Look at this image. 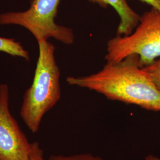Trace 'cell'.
Segmentation results:
<instances>
[{"label": "cell", "instance_id": "obj_6", "mask_svg": "<svg viewBox=\"0 0 160 160\" xmlns=\"http://www.w3.org/2000/svg\"><path fill=\"white\" fill-rule=\"evenodd\" d=\"M103 8L112 7L120 17V23L117 29V35L128 36L137 28L141 16L135 12L126 0H88Z\"/></svg>", "mask_w": 160, "mask_h": 160}, {"label": "cell", "instance_id": "obj_8", "mask_svg": "<svg viewBox=\"0 0 160 160\" xmlns=\"http://www.w3.org/2000/svg\"><path fill=\"white\" fill-rule=\"evenodd\" d=\"M48 160H104L102 157L90 154L81 153L77 154L51 155Z\"/></svg>", "mask_w": 160, "mask_h": 160}, {"label": "cell", "instance_id": "obj_9", "mask_svg": "<svg viewBox=\"0 0 160 160\" xmlns=\"http://www.w3.org/2000/svg\"><path fill=\"white\" fill-rule=\"evenodd\" d=\"M143 68L148 73L155 85L160 90V58L156 59L152 63Z\"/></svg>", "mask_w": 160, "mask_h": 160}, {"label": "cell", "instance_id": "obj_4", "mask_svg": "<svg viewBox=\"0 0 160 160\" xmlns=\"http://www.w3.org/2000/svg\"><path fill=\"white\" fill-rule=\"evenodd\" d=\"M61 0H31L27 11L0 14V25L16 24L28 29L37 41L54 38L65 45L74 41L72 30L55 22Z\"/></svg>", "mask_w": 160, "mask_h": 160}, {"label": "cell", "instance_id": "obj_2", "mask_svg": "<svg viewBox=\"0 0 160 160\" xmlns=\"http://www.w3.org/2000/svg\"><path fill=\"white\" fill-rule=\"evenodd\" d=\"M39 57L30 87L25 92L20 114L32 133L38 132L44 115L61 98L60 71L55 48L48 40L38 41Z\"/></svg>", "mask_w": 160, "mask_h": 160}, {"label": "cell", "instance_id": "obj_5", "mask_svg": "<svg viewBox=\"0 0 160 160\" xmlns=\"http://www.w3.org/2000/svg\"><path fill=\"white\" fill-rule=\"evenodd\" d=\"M9 89L0 84V160H29L30 143L9 108Z\"/></svg>", "mask_w": 160, "mask_h": 160}, {"label": "cell", "instance_id": "obj_10", "mask_svg": "<svg viewBox=\"0 0 160 160\" xmlns=\"http://www.w3.org/2000/svg\"><path fill=\"white\" fill-rule=\"evenodd\" d=\"M29 160H45L43 151L40 148L39 143L37 141L32 143L31 152Z\"/></svg>", "mask_w": 160, "mask_h": 160}, {"label": "cell", "instance_id": "obj_1", "mask_svg": "<svg viewBox=\"0 0 160 160\" xmlns=\"http://www.w3.org/2000/svg\"><path fill=\"white\" fill-rule=\"evenodd\" d=\"M67 82L102 94L109 100L160 112V90L141 66L138 55H129L119 62H107L92 74L68 77Z\"/></svg>", "mask_w": 160, "mask_h": 160}, {"label": "cell", "instance_id": "obj_11", "mask_svg": "<svg viewBox=\"0 0 160 160\" xmlns=\"http://www.w3.org/2000/svg\"><path fill=\"white\" fill-rule=\"evenodd\" d=\"M143 3H146L160 12V0H140Z\"/></svg>", "mask_w": 160, "mask_h": 160}, {"label": "cell", "instance_id": "obj_12", "mask_svg": "<svg viewBox=\"0 0 160 160\" xmlns=\"http://www.w3.org/2000/svg\"><path fill=\"white\" fill-rule=\"evenodd\" d=\"M145 160H160V157L155 156L154 155L149 154L147 155V157L145 158Z\"/></svg>", "mask_w": 160, "mask_h": 160}, {"label": "cell", "instance_id": "obj_3", "mask_svg": "<svg viewBox=\"0 0 160 160\" xmlns=\"http://www.w3.org/2000/svg\"><path fill=\"white\" fill-rule=\"evenodd\" d=\"M105 59L117 62L131 55L139 57L142 67L160 57V12L153 7L141 16L137 28L128 36L116 35L107 43Z\"/></svg>", "mask_w": 160, "mask_h": 160}, {"label": "cell", "instance_id": "obj_7", "mask_svg": "<svg viewBox=\"0 0 160 160\" xmlns=\"http://www.w3.org/2000/svg\"><path fill=\"white\" fill-rule=\"evenodd\" d=\"M0 51L14 57L22 58L26 61L30 59L29 52L24 49L20 42L13 39L0 37Z\"/></svg>", "mask_w": 160, "mask_h": 160}]
</instances>
